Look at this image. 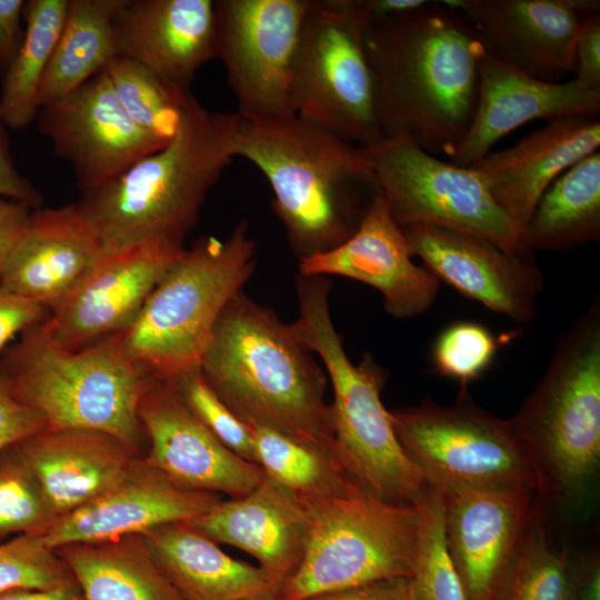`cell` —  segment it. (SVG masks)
I'll return each mask as SVG.
<instances>
[{"label": "cell", "instance_id": "40", "mask_svg": "<svg viewBox=\"0 0 600 600\" xmlns=\"http://www.w3.org/2000/svg\"><path fill=\"white\" fill-rule=\"evenodd\" d=\"M192 414L229 450L256 463L249 427L221 400L201 368L169 381Z\"/></svg>", "mask_w": 600, "mask_h": 600}, {"label": "cell", "instance_id": "32", "mask_svg": "<svg viewBox=\"0 0 600 600\" xmlns=\"http://www.w3.org/2000/svg\"><path fill=\"white\" fill-rule=\"evenodd\" d=\"M69 0L24 1L22 44L0 86V118L7 129L22 130L37 120L39 89L54 52Z\"/></svg>", "mask_w": 600, "mask_h": 600}, {"label": "cell", "instance_id": "6", "mask_svg": "<svg viewBox=\"0 0 600 600\" xmlns=\"http://www.w3.org/2000/svg\"><path fill=\"white\" fill-rule=\"evenodd\" d=\"M0 373L48 429L99 430L132 448L142 430L139 403L156 378L130 354L124 331L72 351L53 341L41 322L3 350Z\"/></svg>", "mask_w": 600, "mask_h": 600}, {"label": "cell", "instance_id": "35", "mask_svg": "<svg viewBox=\"0 0 600 600\" xmlns=\"http://www.w3.org/2000/svg\"><path fill=\"white\" fill-rule=\"evenodd\" d=\"M503 600H577L571 562L548 543L537 506L528 524Z\"/></svg>", "mask_w": 600, "mask_h": 600}, {"label": "cell", "instance_id": "3", "mask_svg": "<svg viewBox=\"0 0 600 600\" xmlns=\"http://www.w3.org/2000/svg\"><path fill=\"white\" fill-rule=\"evenodd\" d=\"M200 368L244 423L267 426L334 452L324 368L289 323L243 290L222 311Z\"/></svg>", "mask_w": 600, "mask_h": 600}, {"label": "cell", "instance_id": "51", "mask_svg": "<svg viewBox=\"0 0 600 600\" xmlns=\"http://www.w3.org/2000/svg\"><path fill=\"white\" fill-rule=\"evenodd\" d=\"M267 600H278V599L276 598V599H267Z\"/></svg>", "mask_w": 600, "mask_h": 600}, {"label": "cell", "instance_id": "50", "mask_svg": "<svg viewBox=\"0 0 600 600\" xmlns=\"http://www.w3.org/2000/svg\"><path fill=\"white\" fill-rule=\"evenodd\" d=\"M0 600H83L77 582L54 589H14L0 593Z\"/></svg>", "mask_w": 600, "mask_h": 600}, {"label": "cell", "instance_id": "13", "mask_svg": "<svg viewBox=\"0 0 600 600\" xmlns=\"http://www.w3.org/2000/svg\"><path fill=\"white\" fill-rule=\"evenodd\" d=\"M310 0H217V59L238 112L293 113L291 80Z\"/></svg>", "mask_w": 600, "mask_h": 600}, {"label": "cell", "instance_id": "29", "mask_svg": "<svg viewBox=\"0 0 600 600\" xmlns=\"http://www.w3.org/2000/svg\"><path fill=\"white\" fill-rule=\"evenodd\" d=\"M83 600H182L141 534L67 543L54 549Z\"/></svg>", "mask_w": 600, "mask_h": 600}, {"label": "cell", "instance_id": "36", "mask_svg": "<svg viewBox=\"0 0 600 600\" xmlns=\"http://www.w3.org/2000/svg\"><path fill=\"white\" fill-rule=\"evenodd\" d=\"M417 506L420 523L413 568L408 578L409 600H466L446 549L442 493L429 488Z\"/></svg>", "mask_w": 600, "mask_h": 600}, {"label": "cell", "instance_id": "2", "mask_svg": "<svg viewBox=\"0 0 600 600\" xmlns=\"http://www.w3.org/2000/svg\"><path fill=\"white\" fill-rule=\"evenodd\" d=\"M218 114L233 156L253 163L268 180L273 211L299 260L353 234L380 194L362 148L296 113Z\"/></svg>", "mask_w": 600, "mask_h": 600}, {"label": "cell", "instance_id": "37", "mask_svg": "<svg viewBox=\"0 0 600 600\" xmlns=\"http://www.w3.org/2000/svg\"><path fill=\"white\" fill-rule=\"evenodd\" d=\"M57 519L16 444L0 451V539L9 534L42 537Z\"/></svg>", "mask_w": 600, "mask_h": 600}, {"label": "cell", "instance_id": "31", "mask_svg": "<svg viewBox=\"0 0 600 600\" xmlns=\"http://www.w3.org/2000/svg\"><path fill=\"white\" fill-rule=\"evenodd\" d=\"M123 0H69L63 28L39 89V106L73 91L118 57L113 16Z\"/></svg>", "mask_w": 600, "mask_h": 600}, {"label": "cell", "instance_id": "20", "mask_svg": "<svg viewBox=\"0 0 600 600\" xmlns=\"http://www.w3.org/2000/svg\"><path fill=\"white\" fill-rule=\"evenodd\" d=\"M187 489L143 460L132 463L103 491L56 520L41 537L52 549L143 534L157 527L193 521L221 500Z\"/></svg>", "mask_w": 600, "mask_h": 600}, {"label": "cell", "instance_id": "44", "mask_svg": "<svg viewBox=\"0 0 600 600\" xmlns=\"http://www.w3.org/2000/svg\"><path fill=\"white\" fill-rule=\"evenodd\" d=\"M0 197L21 201L32 209L41 208V192L17 169L11 152L7 127L0 118Z\"/></svg>", "mask_w": 600, "mask_h": 600}, {"label": "cell", "instance_id": "34", "mask_svg": "<svg viewBox=\"0 0 600 600\" xmlns=\"http://www.w3.org/2000/svg\"><path fill=\"white\" fill-rule=\"evenodd\" d=\"M104 71L129 117L150 134L169 142L180 127L191 92L164 82L140 63L120 56Z\"/></svg>", "mask_w": 600, "mask_h": 600}, {"label": "cell", "instance_id": "10", "mask_svg": "<svg viewBox=\"0 0 600 600\" xmlns=\"http://www.w3.org/2000/svg\"><path fill=\"white\" fill-rule=\"evenodd\" d=\"M398 441L428 488L442 494L482 487H527L538 493L532 468L511 428L479 407L461 386L456 402L390 410Z\"/></svg>", "mask_w": 600, "mask_h": 600}, {"label": "cell", "instance_id": "21", "mask_svg": "<svg viewBox=\"0 0 600 600\" xmlns=\"http://www.w3.org/2000/svg\"><path fill=\"white\" fill-rule=\"evenodd\" d=\"M469 21L484 53L538 79L573 72L580 0H444Z\"/></svg>", "mask_w": 600, "mask_h": 600}, {"label": "cell", "instance_id": "12", "mask_svg": "<svg viewBox=\"0 0 600 600\" xmlns=\"http://www.w3.org/2000/svg\"><path fill=\"white\" fill-rule=\"evenodd\" d=\"M362 151L400 228L446 226L528 258L520 229L471 167L443 161L400 138H384Z\"/></svg>", "mask_w": 600, "mask_h": 600}, {"label": "cell", "instance_id": "17", "mask_svg": "<svg viewBox=\"0 0 600 600\" xmlns=\"http://www.w3.org/2000/svg\"><path fill=\"white\" fill-rule=\"evenodd\" d=\"M413 257L439 280L514 322L536 316L542 272L528 258L479 236L440 224L401 228Z\"/></svg>", "mask_w": 600, "mask_h": 600}, {"label": "cell", "instance_id": "28", "mask_svg": "<svg viewBox=\"0 0 600 600\" xmlns=\"http://www.w3.org/2000/svg\"><path fill=\"white\" fill-rule=\"evenodd\" d=\"M141 536L182 600H267L278 597L279 587L259 566L228 556L190 521L167 523Z\"/></svg>", "mask_w": 600, "mask_h": 600}, {"label": "cell", "instance_id": "43", "mask_svg": "<svg viewBox=\"0 0 600 600\" xmlns=\"http://www.w3.org/2000/svg\"><path fill=\"white\" fill-rule=\"evenodd\" d=\"M49 313L46 307L0 287V356L18 333L44 321Z\"/></svg>", "mask_w": 600, "mask_h": 600}, {"label": "cell", "instance_id": "25", "mask_svg": "<svg viewBox=\"0 0 600 600\" xmlns=\"http://www.w3.org/2000/svg\"><path fill=\"white\" fill-rule=\"evenodd\" d=\"M314 504L263 477L249 493L221 499L190 523L214 542L251 554L279 587L299 566Z\"/></svg>", "mask_w": 600, "mask_h": 600}, {"label": "cell", "instance_id": "48", "mask_svg": "<svg viewBox=\"0 0 600 600\" xmlns=\"http://www.w3.org/2000/svg\"><path fill=\"white\" fill-rule=\"evenodd\" d=\"M428 0H346L349 9L366 26L427 3Z\"/></svg>", "mask_w": 600, "mask_h": 600}, {"label": "cell", "instance_id": "18", "mask_svg": "<svg viewBox=\"0 0 600 600\" xmlns=\"http://www.w3.org/2000/svg\"><path fill=\"white\" fill-rule=\"evenodd\" d=\"M138 416L150 449L143 461L187 489L242 497L263 472L223 446L186 407L173 386L153 378Z\"/></svg>", "mask_w": 600, "mask_h": 600}, {"label": "cell", "instance_id": "14", "mask_svg": "<svg viewBox=\"0 0 600 600\" xmlns=\"http://www.w3.org/2000/svg\"><path fill=\"white\" fill-rule=\"evenodd\" d=\"M37 123L54 156L71 167L82 193L111 183L168 143L129 117L104 70L41 106Z\"/></svg>", "mask_w": 600, "mask_h": 600}, {"label": "cell", "instance_id": "23", "mask_svg": "<svg viewBox=\"0 0 600 600\" xmlns=\"http://www.w3.org/2000/svg\"><path fill=\"white\" fill-rule=\"evenodd\" d=\"M599 110L600 91L573 78L566 82L538 79L484 54L471 124L450 162L471 167L504 136L530 121L597 117Z\"/></svg>", "mask_w": 600, "mask_h": 600}, {"label": "cell", "instance_id": "7", "mask_svg": "<svg viewBox=\"0 0 600 600\" xmlns=\"http://www.w3.org/2000/svg\"><path fill=\"white\" fill-rule=\"evenodd\" d=\"M538 494L574 496L600 464V300L557 343L531 394L509 419Z\"/></svg>", "mask_w": 600, "mask_h": 600}, {"label": "cell", "instance_id": "41", "mask_svg": "<svg viewBox=\"0 0 600 600\" xmlns=\"http://www.w3.org/2000/svg\"><path fill=\"white\" fill-rule=\"evenodd\" d=\"M44 429V419L12 396L0 373V451Z\"/></svg>", "mask_w": 600, "mask_h": 600}, {"label": "cell", "instance_id": "4", "mask_svg": "<svg viewBox=\"0 0 600 600\" xmlns=\"http://www.w3.org/2000/svg\"><path fill=\"white\" fill-rule=\"evenodd\" d=\"M234 158L218 112L192 96L174 137L78 201L106 250L157 242L184 248L202 204Z\"/></svg>", "mask_w": 600, "mask_h": 600}, {"label": "cell", "instance_id": "5", "mask_svg": "<svg viewBox=\"0 0 600 600\" xmlns=\"http://www.w3.org/2000/svg\"><path fill=\"white\" fill-rule=\"evenodd\" d=\"M331 283L299 274L294 334L321 361L333 392V447L348 474L367 492L392 503L417 504L429 488L403 452L381 400L387 372L370 353L353 363L330 311Z\"/></svg>", "mask_w": 600, "mask_h": 600}, {"label": "cell", "instance_id": "47", "mask_svg": "<svg viewBox=\"0 0 600 600\" xmlns=\"http://www.w3.org/2000/svg\"><path fill=\"white\" fill-rule=\"evenodd\" d=\"M32 210L21 201L0 197V269L26 230Z\"/></svg>", "mask_w": 600, "mask_h": 600}, {"label": "cell", "instance_id": "26", "mask_svg": "<svg viewBox=\"0 0 600 600\" xmlns=\"http://www.w3.org/2000/svg\"><path fill=\"white\" fill-rule=\"evenodd\" d=\"M598 117H566L490 151L471 168L483 179L496 202L522 236L540 197L571 166L599 151Z\"/></svg>", "mask_w": 600, "mask_h": 600}, {"label": "cell", "instance_id": "45", "mask_svg": "<svg viewBox=\"0 0 600 600\" xmlns=\"http://www.w3.org/2000/svg\"><path fill=\"white\" fill-rule=\"evenodd\" d=\"M23 0H0V73L14 60L24 37Z\"/></svg>", "mask_w": 600, "mask_h": 600}, {"label": "cell", "instance_id": "1", "mask_svg": "<svg viewBox=\"0 0 600 600\" xmlns=\"http://www.w3.org/2000/svg\"><path fill=\"white\" fill-rule=\"evenodd\" d=\"M384 138L436 157L456 152L473 117L483 47L461 12L444 1L364 26Z\"/></svg>", "mask_w": 600, "mask_h": 600}, {"label": "cell", "instance_id": "16", "mask_svg": "<svg viewBox=\"0 0 600 600\" xmlns=\"http://www.w3.org/2000/svg\"><path fill=\"white\" fill-rule=\"evenodd\" d=\"M186 248L148 242L106 250L80 283L41 322L68 350L127 330L149 294Z\"/></svg>", "mask_w": 600, "mask_h": 600}, {"label": "cell", "instance_id": "22", "mask_svg": "<svg viewBox=\"0 0 600 600\" xmlns=\"http://www.w3.org/2000/svg\"><path fill=\"white\" fill-rule=\"evenodd\" d=\"M104 252L96 226L78 202L33 209L0 269V287L51 311Z\"/></svg>", "mask_w": 600, "mask_h": 600}, {"label": "cell", "instance_id": "15", "mask_svg": "<svg viewBox=\"0 0 600 600\" xmlns=\"http://www.w3.org/2000/svg\"><path fill=\"white\" fill-rule=\"evenodd\" d=\"M527 487L442 494L444 543L466 600H503L537 507Z\"/></svg>", "mask_w": 600, "mask_h": 600}, {"label": "cell", "instance_id": "27", "mask_svg": "<svg viewBox=\"0 0 600 600\" xmlns=\"http://www.w3.org/2000/svg\"><path fill=\"white\" fill-rule=\"evenodd\" d=\"M57 518L109 487L133 461L134 448L91 429H44L16 444Z\"/></svg>", "mask_w": 600, "mask_h": 600}, {"label": "cell", "instance_id": "49", "mask_svg": "<svg viewBox=\"0 0 600 600\" xmlns=\"http://www.w3.org/2000/svg\"><path fill=\"white\" fill-rule=\"evenodd\" d=\"M571 571L577 600H599L600 569L598 557L580 564L571 563Z\"/></svg>", "mask_w": 600, "mask_h": 600}, {"label": "cell", "instance_id": "42", "mask_svg": "<svg viewBox=\"0 0 600 600\" xmlns=\"http://www.w3.org/2000/svg\"><path fill=\"white\" fill-rule=\"evenodd\" d=\"M573 79L600 91V14H588L578 32L573 49Z\"/></svg>", "mask_w": 600, "mask_h": 600}, {"label": "cell", "instance_id": "30", "mask_svg": "<svg viewBox=\"0 0 600 600\" xmlns=\"http://www.w3.org/2000/svg\"><path fill=\"white\" fill-rule=\"evenodd\" d=\"M600 237V151L560 174L540 197L523 231L526 254L566 251Z\"/></svg>", "mask_w": 600, "mask_h": 600}, {"label": "cell", "instance_id": "38", "mask_svg": "<svg viewBox=\"0 0 600 600\" xmlns=\"http://www.w3.org/2000/svg\"><path fill=\"white\" fill-rule=\"evenodd\" d=\"M76 580L41 537L20 534L0 542V593L14 589H54Z\"/></svg>", "mask_w": 600, "mask_h": 600}, {"label": "cell", "instance_id": "33", "mask_svg": "<svg viewBox=\"0 0 600 600\" xmlns=\"http://www.w3.org/2000/svg\"><path fill=\"white\" fill-rule=\"evenodd\" d=\"M246 424L252 434L256 464L263 476L307 502L318 504L361 488L334 452L267 426Z\"/></svg>", "mask_w": 600, "mask_h": 600}, {"label": "cell", "instance_id": "11", "mask_svg": "<svg viewBox=\"0 0 600 600\" xmlns=\"http://www.w3.org/2000/svg\"><path fill=\"white\" fill-rule=\"evenodd\" d=\"M363 30L346 0H310L291 80L293 113L360 148L383 139Z\"/></svg>", "mask_w": 600, "mask_h": 600}, {"label": "cell", "instance_id": "46", "mask_svg": "<svg viewBox=\"0 0 600 600\" xmlns=\"http://www.w3.org/2000/svg\"><path fill=\"white\" fill-rule=\"evenodd\" d=\"M309 600H409L408 578L398 577L377 580L319 594Z\"/></svg>", "mask_w": 600, "mask_h": 600}, {"label": "cell", "instance_id": "9", "mask_svg": "<svg viewBox=\"0 0 600 600\" xmlns=\"http://www.w3.org/2000/svg\"><path fill=\"white\" fill-rule=\"evenodd\" d=\"M420 514L417 504L384 501L359 488L314 504L302 559L278 600H309L368 582L409 578Z\"/></svg>", "mask_w": 600, "mask_h": 600}, {"label": "cell", "instance_id": "8", "mask_svg": "<svg viewBox=\"0 0 600 600\" xmlns=\"http://www.w3.org/2000/svg\"><path fill=\"white\" fill-rule=\"evenodd\" d=\"M256 264L257 244L247 220L226 240H197L173 261L124 330L130 354L166 381L200 368L222 311Z\"/></svg>", "mask_w": 600, "mask_h": 600}, {"label": "cell", "instance_id": "24", "mask_svg": "<svg viewBox=\"0 0 600 600\" xmlns=\"http://www.w3.org/2000/svg\"><path fill=\"white\" fill-rule=\"evenodd\" d=\"M112 23L118 56L182 91L217 59L212 0H123Z\"/></svg>", "mask_w": 600, "mask_h": 600}, {"label": "cell", "instance_id": "39", "mask_svg": "<svg viewBox=\"0 0 600 600\" xmlns=\"http://www.w3.org/2000/svg\"><path fill=\"white\" fill-rule=\"evenodd\" d=\"M498 349L499 340L488 327L458 321L438 334L431 358L439 374L468 387L490 368Z\"/></svg>", "mask_w": 600, "mask_h": 600}, {"label": "cell", "instance_id": "19", "mask_svg": "<svg viewBox=\"0 0 600 600\" xmlns=\"http://www.w3.org/2000/svg\"><path fill=\"white\" fill-rule=\"evenodd\" d=\"M412 258L402 229L379 194L352 236L333 249L300 259L298 267L302 276L332 274L366 283L382 294L391 317L407 319L426 312L440 287V280Z\"/></svg>", "mask_w": 600, "mask_h": 600}]
</instances>
